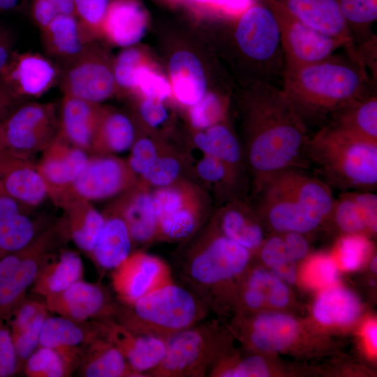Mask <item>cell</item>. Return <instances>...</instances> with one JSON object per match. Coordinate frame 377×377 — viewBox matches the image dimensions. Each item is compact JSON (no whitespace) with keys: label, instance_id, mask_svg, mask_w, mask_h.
Instances as JSON below:
<instances>
[{"label":"cell","instance_id":"1","mask_svg":"<svg viewBox=\"0 0 377 377\" xmlns=\"http://www.w3.org/2000/svg\"><path fill=\"white\" fill-rule=\"evenodd\" d=\"M243 108V150L253 182L277 171L309 165L306 122L281 87L253 84Z\"/></svg>","mask_w":377,"mask_h":377},{"label":"cell","instance_id":"2","mask_svg":"<svg viewBox=\"0 0 377 377\" xmlns=\"http://www.w3.org/2000/svg\"><path fill=\"white\" fill-rule=\"evenodd\" d=\"M257 215L275 230L305 233L316 228L331 212L334 198L324 180L303 168H291L253 182Z\"/></svg>","mask_w":377,"mask_h":377},{"label":"cell","instance_id":"3","mask_svg":"<svg viewBox=\"0 0 377 377\" xmlns=\"http://www.w3.org/2000/svg\"><path fill=\"white\" fill-rule=\"evenodd\" d=\"M282 89L304 121L331 116L367 94V68L346 53L330 57L282 75Z\"/></svg>","mask_w":377,"mask_h":377},{"label":"cell","instance_id":"4","mask_svg":"<svg viewBox=\"0 0 377 377\" xmlns=\"http://www.w3.org/2000/svg\"><path fill=\"white\" fill-rule=\"evenodd\" d=\"M179 261V274L209 309H216L224 288L246 270L251 252L209 226Z\"/></svg>","mask_w":377,"mask_h":377},{"label":"cell","instance_id":"5","mask_svg":"<svg viewBox=\"0 0 377 377\" xmlns=\"http://www.w3.org/2000/svg\"><path fill=\"white\" fill-rule=\"evenodd\" d=\"M208 311L195 293L172 280L131 304L115 298L110 319L133 332L165 339L205 320Z\"/></svg>","mask_w":377,"mask_h":377},{"label":"cell","instance_id":"6","mask_svg":"<svg viewBox=\"0 0 377 377\" xmlns=\"http://www.w3.org/2000/svg\"><path fill=\"white\" fill-rule=\"evenodd\" d=\"M309 162L319 170L330 187L372 191L377 186V142L324 126L309 138Z\"/></svg>","mask_w":377,"mask_h":377},{"label":"cell","instance_id":"7","mask_svg":"<svg viewBox=\"0 0 377 377\" xmlns=\"http://www.w3.org/2000/svg\"><path fill=\"white\" fill-rule=\"evenodd\" d=\"M235 45L252 66L256 83L274 84L282 77L283 57L277 22L264 3L244 10L233 31Z\"/></svg>","mask_w":377,"mask_h":377},{"label":"cell","instance_id":"8","mask_svg":"<svg viewBox=\"0 0 377 377\" xmlns=\"http://www.w3.org/2000/svg\"><path fill=\"white\" fill-rule=\"evenodd\" d=\"M165 341L164 358L149 377H205L221 357V340L213 322L203 320Z\"/></svg>","mask_w":377,"mask_h":377},{"label":"cell","instance_id":"9","mask_svg":"<svg viewBox=\"0 0 377 377\" xmlns=\"http://www.w3.org/2000/svg\"><path fill=\"white\" fill-rule=\"evenodd\" d=\"M151 195L158 220V241L187 240L205 220L208 196L188 180L154 189Z\"/></svg>","mask_w":377,"mask_h":377},{"label":"cell","instance_id":"10","mask_svg":"<svg viewBox=\"0 0 377 377\" xmlns=\"http://www.w3.org/2000/svg\"><path fill=\"white\" fill-rule=\"evenodd\" d=\"M52 231H47L23 249L0 259V320L7 321L53 257Z\"/></svg>","mask_w":377,"mask_h":377},{"label":"cell","instance_id":"11","mask_svg":"<svg viewBox=\"0 0 377 377\" xmlns=\"http://www.w3.org/2000/svg\"><path fill=\"white\" fill-rule=\"evenodd\" d=\"M59 66L57 83L64 95L99 103L116 91L113 62L95 40Z\"/></svg>","mask_w":377,"mask_h":377},{"label":"cell","instance_id":"12","mask_svg":"<svg viewBox=\"0 0 377 377\" xmlns=\"http://www.w3.org/2000/svg\"><path fill=\"white\" fill-rule=\"evenodd\" d=\"M263 1L277 22L283 72L321 61L334 54L339 47H344L341 40L307 25L276 1Z\"/></svg>","mask_w":377,"mask_h":377},{"label":"cell","instance_id":"13","mask_svg":"<svg viewBox=\"0 0 377 377\" xmlns=\"http://www.w3.org/2000/svg\"><path fill=\"white\" fill-rule=\"evenodd\" d=\"M172 280L171 269L163 259L143 251L132 252L111 275L116 299L124 304H131Z\"/></svg>","mask_w":377,"mask_h":377},{"label":"cell","instance_id":"14","mask_svg":"<svg viewBox=\"0 0 377 377\" xmlns=\"http://www.w3.org/2000/svg\"><path fill=\"white\" fill-rule=\"evenodd\" d=\"M103 334L101 320L78 322L60 316H47L42 326L38 347L57 352L71 376L77 369L86 347Z\"/></svg>","mask_w":377,"mask_h":377},{"label":"cell","instance_id":"15","mask_svg":"<svg viewBox=\"0 0 377 377\" xmlns=\"http://www.w3.org/2000/svg\"><path fill=\"white\" fill-rule=\"evenodd\" d=\"M44 302L50 313L78 322L110 319L115 304V299L102 286L82 279L45 297Z\"/></svg>","mask_w":377,"mask_h":377},{"label":"cell","instance_id":"16","mask_svg":"<svg viewBox=\"0 0 377 377\" xmlns=\"http://www.w3.org/2000/svg\"><path fill=\"white\" fill-rule=\"evenodd\" d=\"M60 66L38 52L13 51L0 80L21 98L38 97L58 82Z\"/></svg>","mask_w":377,"mask_h":377},{"label":"cell","instance_id":"17","mask_svg":"<svg viewBox=\"0 0 377 377\" xmlns=\"http://www.w3.org/2000/svg\"><path fill=\"white\" fill-rule=\"evenodd\" d=\"M137 183L136 175L127 163L116 157L106 156L89 160L73 184L81 197L100 200L132 188Z\"/></svg>","mask_w":377,"mask_h":377},{"label":"cell","instance_id":"18","mask_svg":"<svg viewBox=\"0 0 377 377\" xmlns=\"http://www.w3.org/2000/svg\"><path fill=\"white\" fill-rule=\"evenodd\" d=\"M101 321L105 336L119 350L140 377H149V373L163 361L165 353V339L133 332L111 319Z\"/></svg>","mask_w":377,"mask_h":377},{"label":"cell","instance_id":"19","mask_svg":"<svg viewBox=\"0 0 377 377\" xmlns=\"http://www.w3.org/2000/svg\"><path fill=\"white\" fill-rule=\"evenodd\" d=\"M54 130V105L29 103L19 107L10 115L2 133L13 148L28 150L36 147Z\"/></svg>","mask_w":377,"mask_h":377},{"label":"cell","instance_id":"20","mask_svg":"<svg viewBox=\"0 0 377 377\" xmlns=\"http://www.w3.org/2000/svg\"><path fill=\"white\" fill-rule=\"evenodd\" d=\"M256 215L251 204L237 198L222 204L209 226L251 252L261 246L264 238Z\"/></svg>","mask_w":377,"mask_h":377},{"label":"cell","instance_id":"21","mask_svg":"<svg viewBox=\"0 0 377 377\" xmlns=\"http://www.w3.org/2000/svg\"><path fill=\"white\" fill-rule=\"evenodd\" d=\"M274 1L314 29L341 40L348 54H356V46L334 0Z\"/></svg>","mask_w":377,"mask_h":377},{"label":"cell","instance_id":"22","mask_svg":"<svg viewBox=\"0 0 377 377\" xmlns=\"http://www.w3.org/2000/svg\"><path fill=\"white\" fill-rule=\"evenodd\" d=\"M40 30L44 50L60 64L96 39L75 15H59Z\"/></svg>","mask_w":377,"mask_h":377},{"label":"cell","instance_id":"23","mask_svg":"<svg viewBox=\"0 0 377 377\" xmlns=\"http://www.w3.org/2000/svg\"><path fill=\"white\" fill-rule=\"evenodd\" d=\"M147 15L135 0H112L105 16L101 35L121 47H130L144 36Z\"/></svg>","mask_w":377,"mask_h":377},{"label":"cell","instance_id":"24","mask_svg":"<svg viewBox=\"0 0 377 377\" xmlns=\"http://www.w3.org/2000/svg\"><path fill=\"white\" fill-rule=\"evenodd\" d=\"M330 215H332L339 228L347 234L376 232L377 195L371 191H344L334 199Z\"/></svg>","mask_w":377,"mask_h":377},{"label":"cell","instance_id":"25","mask_svg":"<svg viewBox=\"0 0 377 377\" xmlns=\"http://www.w3.org/2000/svg\"><path fill=\"white\" fill-rule=\"evenodd\" d=\"M116 211L125 221L133 242L143 246L158 241V220L151 191L138 183Z\"/></svg>","mask_w":377,"mask_h":377},{"label":"cell","instance_id":"26","mask_svg":"<svg viewBox=\"0 0 377 377\" xmlns=\"http://www.w3.org/2000/svg\"><path fill=\"white\" fill-rule=\"evenodd\" d=\"M77 370L83 377H140L105 334L86 347Z\"/></svg>","mask_w":377,"mask_h":377},{"label":"cell","instance_id":"27","mask_svg":"<svg viewBox=\"0 0 377 377\" xmlns=\"http://www.w3.org/2000/svg\"><path fill=\"white\" fill-rule=\"evenodd\" d=\"M193 142L201 153L214 156L244 181L246 165L243 147L226 125L221 122L205 132L196 133Z\"/></svg>","mask_w":377,"mask_h":377},{"label":"cell","instance_id":"28","mask_svg":"<svg viewBox=\"0 0 377 377\" xmlns=\"http://www.w3.org/2000/svg\"><path fill=\"white\" fill-rule=\"evenodd\" d=\"M133 244L125 221L115 212L105 217L102 231L90 254L100 268L112 271L131 255Z\"/></svg>","mask_w":377,"mask_h":377},{"label":"cell","instance_id":"29","mask_svg":"<svg viewBox=\"0 0 377 377\" xmlns=\"http://www.w3.org/2000/svg\"><path fill=\"white\" fill-rule=\"evenodd\" d=\"M173 93L182 104L192 106L205 94L206 79L200 61L190 52L175 53L169 62Z\"/></svg>","mask_w":377,"mask_h":377},{"label":"cell","instance_id":"30","mask_svg":"<svg viewBox=\"0 0 377 377\" xmlns=\"http://www.w3.org/2000/svg\"><path fill=\"white\" fill-rule=\"evenodd\" d=\"M98 103L64 95L61 101V129L64 135L80 148L92 144L101 112Z\"/></svg>","mask_w":377,"mask_h":377},{"label":"cell","instance_id":"31","mask_svg":"<svg viewBox=\"0 0 377 377\" xmlns=\"http://www.w3.org/2000/svg\"><path fill=\"white\" fill-rule=\"evenodd\" d=\"M327 125L345 134L377 142V96L367 94L332 115Z\"/></svg>","mask_w":377,"mask_h":377},{"label":"cell","instance_id":"32","mask_svg":"<svg viewBox=\"0 0 377 377\" xmlns=\"http://www.w3.org/2000/svg\"><path fill=\"white\" fill-rule=\"evenodd\" d=\"M84 267L80 256L66 251L51 258L42 268L31 286V292L43 299L59 293L82 279Z\"/></svg>","mask_w":377,"mask_h":377},{"label":"cell","instance_id":"33","mask_svg":"<svg viewBox=\"0 0 377 377\" xmlns=\"http://www.w3.org/2000/svg\"><path fill=\"white\" fill-rule=\"evenodd\" d=\"M34 223L20 213L12 197H0V259L19 251L35 239Z\"/></svg>","mask_w":377,"mask_h":377},{"label":"cell","instance_id":"34","mask_svg":"<svg viewBox=\"0 0 377 377\" xmlns=\"http://www.w3.org/2000/svg\"><path fill=\"white\" fill-rule=\"evenodd\" d=\"M296 321L281 313H262L253 320L249 341L256 348L277 351L289 346L296 337Z\"/></svg>","mask_w":377,"mask_h":377},{"label":"cell","instance_id":"35","mask_svg":"<svg viewBox=\"0 0 377 377\" xmlns=\"http://www.w3.org/2000/svg\"><path fill=\"white\" fill-rule=\"evenodd\" d=\"M360 310V303L352 293L332 286L319 295L313 306V315L323 324L343 325L355 320Z\"/></svg>","mask_w":377,"mask_h":377},{"label":"cell","instance_id":"36","mask_svg":"<svg viewBox=\"0 0 377 377\" xmlns=\"http://www.w3.org/2000/svg\"><path fill=\"white\" fill-rule=\"evenodd\" d=\"M135 141L131 121L124 114L101 110L92 143L105 151L120 153Z\"/></svg>","mask_w":377,"mask_h":377},{"label":"cell","instance_id":"37","mask_svg":"<svg viewBox=\"0 0 377 377\" xmlns=\"http://www.w3.org/2000/svg\"><path fill=\"white\" fill-rule=\"evenodd\" d=\"M355 45L374 34L371 26L377 20V0H334Z\"/></svg>","mask_w":377,"mask_h":377},{"label":"cell","instance_id":"38","mask_svg":"<svg viewBox=\"0 0 377 377\" xmlns=\"http://www.w3.org/2000/svg\"><path fill=\"white\" fill-rule=\"evenodd\" d=\"M89 159L80 149L65 150L47 158L40 174L50 183L61 186L73 184L85 168Z\"/></svg>","mask_w":377,"mask_h":377},{"label":"cell","instance_id":"39","mask_svg":"<svg viewBox=\"0 0 377 377\" xmlns=\"http://www.w3.org/2000/svg\"><path fill=\"white\" fill-rule=\"evenodd\" d=\"M6 189L14 199L37 205L45 197L47 185L42 175L31 168H20L9 174Z\"/></svg>","mask_w":377,"mask_h":377},{"label":"cell","instance_id":"40","mask_svg":"<svg viewBox=\"0 0 377 377\" xmlns=\"http://www.w3.org/2000/svg\"><path fill=\"white\" fill-rule=\"evenodd\" d=\"M183 161L171 148L164 147L151 166L140 175L138 184L149 190L170 185L180 179Z\"/></svg>","mask_w":377,"mask_h":377},{"label":"cell","instance_id":"41","mask_svg":"<svg viewBox=\"0 0 377 377\" xmlns=\"http://www.w3.org/2000/svg\"><path fill=\"white\" fill-rule=\"evenodd\" d=\"M261 246L263 262L272 268L276 276L289 283H294L296 279L295 262L297 260L287 237H272Z\"/></svg>","mask_w":377,"mask_h":377},{"label":"cell","instance_id":"42","mask_svg":"<svg viewBox=\"0 0 377 377\" xmlns=\"http://www.w3.org/2000/svg\"><path fill=\"white\" fill-rule=\"evenodd\" d=\"M104 223L103 215L92 207L74 214L70 223V235L72 240L80 249L91 253Z\"/></svg>","mask_w":377,"mask_h":377},{"label":"cell","instance_id":"43","mask_svg":"<svg viewBox=\"0 0 377 377\" xmlns=\"http://www.w3.org/2000/svg\"><path fill=\"white\" fill-rule=\"evenodd\" d=\"M28 377L71 376L57 352L47 347H38L25 362L23 369Z\"/></svg>","mask_w":377,"mask_h":377},{"label":"cell","instance_id":"44","mask_svg":"<svg viewBox=\"0 0 377 377\" xmlns=\"http://www.w3.org/2000/svg\"><path fill=\"white\" fill-rule=\"evenodd\" d=\"M49 313L45 308L31 321L10 332L17 355L18 373L22 371L27 360L38 347L42 326Z\"/></svg>","mask_w":377,"mask_h":377},{"label":"cell","instance_id":"45","mask_svg":"<svg viewBox=\"0 0 377 377\" xmlns=\"http://www.w3.org/2000/svg\"><path fill=\"white\" fill-rule=\"evenodd\" d=\"M208 374L221 377H266L269 376V371L261 357L251 355L232 360L219 358Z\"/></svg>","mask_w":377,"mask_h":377},{"label":"cell","instance_id":"46","mask_svg":"<svg viewBox=\"0 0 377 377\" xmlns=\"http://www.w3.org/2000/svg\"><path fill=\"white\" fill-rule=\"evenodd\" d=\"M244 286L258 290L269 302L276 306H283L288 302L286 286L275 274L256 269L249 274Z\"/></svg>","mask_w":377,"mask_h":377},{"label":"cell","instance_id":"47","mask_svg":"<svg viewBox=\"0 0 377 377\" xmlns=\"http://www.w3.org/2000/svg\"><path fill=\"white\" fill-rule=\"evenodd\" d=\"M225 113L226 105L223 101L216 94L208 93L191 106L188 117L194 128L205 130L221 123Z\"/></svg>","mask_w":377,"mask_h":377},{"label":"cell","instance_id":"48","mask_svg":"<svg viewBox=\"0 0 377 377\" xmlns=\"http://www.w3.org/2000/svg\"><path fill=\"white\" fill-rule=\"evenodd\" d=\"M338 275L337 263L328 256L318 255L304 265L302 279L309 286L324 288L335 283Z\"/></svg>","mask_w":377,"mask_h":377},{"label":"cell","instance_id":"49","mask_svg":"<svg viewBox=\"0 0 377 377\" xmlns=\"http://www.w3.org/2000/svg\"><path fill=\"white\" fill-rule=\"evenodd\" d=\"M370 249L367 238L358 234L342 237L337 246L338 260L343 269L354 270L360 267Z\"/></svg>","mask_w":377,"mask_h":377},{"label":"cell","instance_id":"50","mask_svg":"<svg viewBox=\"0 0 377 377\" xmlns=\"http://www.w3.org/2000/svg\"><path fill=\"white\" fill-rule=\"evenodd\" d=\"M142 64V54L132 46L124 49L113 61V74L117 89H133L135 73Z\"/></svg>","mask_w":377,"mask_h":377},{"label":"cell","instance_id":"51","mask_svg":"<svg viewBox=\"0 0 377 377\" xmlns=\"http://www.w3.org/2000/svg\"><path fill=\"white\" fill-rule=\"evenodd\" d=\"M133 89H140L145 98L163 102L170 94L171 88L165 78L142 64L133 80Z\"/></svg>","mask_w":377,"mask_h":377},{"label":"cell","instance_id":"52","mask_svg":"<svg viewBox=\"0 0 377 377\" xmlns=\"http://www.w3.org/2000/svg\"><path fill=\"white\" fill-rule=\"evenodd\" d=\"M76 16L96 38L101 35L102 24L110 0H73Z\"/></svg>","mask_w":377,"mask_h":377},{"label":"cell","instance_id":"53","mask_svg":"<svg viewBox=\"0 0 377 377\" xmlns=\"http://www.w3.org/2000/svg\"><path fill=\"white\" fill-rule=\"evenodd\" d=\"M31 15L40 29L61 15L76 16L73 0H30Z\"/></svg>","mask_w":377,"mask_h":377},{"label":"cell","instance_id":"54","mask_svg":"<svg viewBox=\"0 0 377 377\" xmlns=\"http://www.w3.org/2000/svg\"><path fill=\"white\" fill-rule=\"evenodd\" d=\"M131 148L127 163L131 170L140 176L151 166L164 147L151 138H141L134 141Z\"/></svg>","mask_w":377,"mask_h":377},{"label":"cell","instance_id":"55","mask_svg":"<svg viewBox=\"0 0 377 377\" xmlns=\"http://www.w3.org/2000/svg\"><path fill=\"white\" fill-rule=\"evenodd\" d=\"M17 374V360L10 332L6 322L0 320V377Z\"/></svg>","mask_w":377,"mask_h":377},{"label":"cell","instance_id":"56","mask_svg":"<svg viewBox=\"0 0 377 377\" xmlns=\"http://www.w3.org/2000/svg\"><path fill=\"white\" fill-rule=\"evenodd\" d=\"M139 113L145 123L156 128L166 121L168 114L161 101L145 98L139 105Z\"/></svg>","mask_w":377,"mask_h":377},{"label":"cell","instance_id":"57","mask_svg":"<svg viewBox=\"0 0 377 377\" xmlns=\"http://www.w3.org/2000/svg\"><path fill=\"white\" fill-rule=\"evenodd\" d=\"M14 36L6 27L0 24V73L13 52Z\"/></svg>","mask_w":377,"mask_h":377},{"label":"cell","instance_id":"58","mask_svg":"<svg viewBox=\"0 0 377 377\" xmlns=\"http://www.w3.org/2000/svg\"><path fill=\"white\" fill-rule=\"evenodd\" d=\"M22 99L0 80V112Z\"/></svg>","mask_w":377,"mask_h":377},{"label":"cell","instance_id":"59","mask_svg":"<svg viewBox=\"0 0 377 377\" xmlns=\"http://www.w3.org/2000/svg\"><path fill=\"white\" fill-rule=\"evenodd\" d=\"M363 334L367 347L373 353H376L377 348V326L374 320L369 321L364 327Z\"/></svg>","mask_w":377,"mask_h":377},{"label":"cell","instance_id":"60","mask_svg":"<svg viewBox=\"0 0 377 377\" xmlns=\"http://www.w3.org/2000/svg\"><path fill=\"white\" fill-rule=\"evenodd\" d=\"M30 0H0V10L20 11L27 7Z\"/></svg>","mask_w":377,"mask_h":377},{"label":"cell","instance_id":"61","mask_svg":"<svg viewBox=\"0 0 377 377\" xmlns=\"http://www.w3.org/2000/svg\"><path fill=\"white\" fill-rule=\"evenodd\" d=\"M196 1H200V2H203V3H216L219 5H221V3L223 1V0H196Z\"/></svg>","mask_w":377,"mask_h":377},{"label":"cell","instance_id":"62","mask_svg":"<svg viewBox=\"0 0 377 377\" xmlns=\"http://www.w3.org/2000/svg\"><path fill=\"white\" fill-rule=\"evenodd\" d=\"M376 257L375 256L371 262V268L374 272H376Z\"/></svg>","mask_w":377,"mask_h":377}]
</instances>
